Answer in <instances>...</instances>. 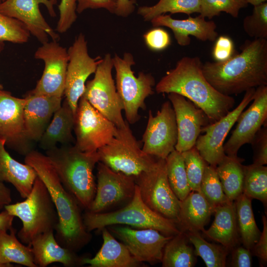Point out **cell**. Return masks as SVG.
<instances>
[{"mask_svg": "<svg viewBox=\"0 0 267 267\" xmlns=\"http://www.w3.org/2000/svg\"><path fill=\"white\" fill-rule=\"evenodd\" d=\"M75 146L86 152H96L114 136L116 126L82 96L75 116Z\"/></svg>", "mask_w": 267, "mask_h": 267, "instance_id": "cell-11", "label": "cell"}, {"mask_svg": "<svg viewBox=\"0 0 267 267\" xmlns=\"http://www.w3.org/2000/svg\"><path fill=\"white\" fill-rule=\"evenodd\" d=\"M253 102L239 115L237 126L223 144L225 154L236 157L240 148L250 143L256 133L267 124V86L256 88Z\"/></svg>", "mask_w": 267, "mask_h": 267, "instance_id": "cell-17", "label": "cell"}, {"mask_svg": "<svg viewBox=\"0 0 267 267\" xmlns=\"http://www.w3.org/2000/svg\"><path fill=\"white\" fill-rule=\"evenodd\" d=\"M83 218L89 232L101 230L104 227L114 225L153 228L167 236H174L180 232L175 221L161 216L145 204L136 184L134 195L126 206L106 213H92L86 211Z\"/></svg>", "mask_w": 267, "mask_h": 267, "instance_id": "cell-6", "label": "cell"}, {"mask_svg": "<svg viewBox=\"0 0 267 267\" xmlns=\"http://www.w3.org/2000/svg\"><path fill=\"white\" fill-rule=\"evenodd\" d=\"M136 3V0H117L114 14L127 17L134 11Z\"/></svg>", "mask_w": 267, "mask_h": 267, "instance_id": "cell-50", "label": "cell"}, {"mask_svg": "<svg viewBox=\"0 0 267 267\" xmlns=\"http://www.w3.org/2000/svg\"><path fill=\"white\" fill-rule=\"evenodd\" d=\"M243 27L245 32L254 39H267V2L254 6L252 14L244 18Z\"/></svg>", "mask_w": 267, "mask_h": 267, "instance_id": "cell-42", "label": "cell"}, {"mask_svg": "<svg viewBox=\"0 0 267 267\" xmlns=\"http://www.w3.org/2000/svg\"><path fill=\"white\" fill-rule=\"evenodd\" d=\"M242 193L247 197L267 203V167L252 164L244 165Z\"/></svg>", "mask_w": 267, "mask_h": 267, "instance_id": "cell-37", "label": "cell"}, {"mask_svg": "<svg viewBox=\"0 0 267 267\" xmlns=\"http://www.w3.org/2000/svg\"><path fill=\"white\" fill-rule=\"evenodd\" d=\"M12 201L10 189L3 182L0 181V211L4 209L5 206L11 204Z\"/></svg>", "mask_w": 267, "mask_h": 267, "instance_id": "cell-51", "label": "cell"}, {"mask_svg": "<svg viewBox=\"0 0 267 267\" xmlns=\"http://www.w3.org/2000/svg\"><path fill=\"white\" fill-rule=\"evenodd\" d=\"M202 65L199 57H182L161 79L155 90L158 93L174 92L185 97L202 109L213 123L233 109L235 99L221 93L208 82Z\"/></svg>", "mask_w": 267, "mask_h": 267, "instance_id": "cell-2", "label": "cell"}, {"mask_svg": "<svg viewBox=\"0 0 267 267\" xmlns=\"http://www.w3.org/2000/svg\"><path fill=\"white\" fill-rule=\"evenodd\" d=\"M113 68L112 57L106 53L98 64L93 79L86 84L82 96L116 127L122 128L127 121L122 116L123 106L112 77Z\"/></svg>", "mask_w": 267, "mask_h": 267, "instance_id": "cell-9", "label": "cell"}, {"mask_svg": "<svg viewBox=\"0 0 267 267\" xmlns=\"http://www.w3.org/2000/svg\"><path fill=\"white\" fill-rule=\"evenodd\" d=\"M253 151V163L258 165L267 164V124L256 133L251 142Z\"/></svg>", "mask_w": 267, "mask_h": 267, "instance_id": "cell-45", "label": "cell"}, {"mask_svg": "<svg viewBox=\"0 0 267 267\" xmlns=\"http://www.w3.org/2000/svg\"><path fill=\"white\" fill-rule=\"evenodd\" d=\"M178 130L175 114L170 101L164 102L154 116L148 111V118L142 135V150L154 157L166 159L175 150Z\"/></svg>", "mask_w": 267, "mask_h": 267, "instance_id": "cell-13", "label": "cell"}, {"mask_svg": "<svg viewBox=\"0 0 267 267\" xmlns=\"http://www.w3.org/2000/svg\"><path fill=\"white\" fill-rule=\"evenodd\" d=\"M76 0H61L58 5L59 18L55 30L59 33L67 31L77 18Z\"/></svg>", "mask_w": 267, "mask_h": 267, "instance_id": "cell-43", "label": "cell"}, {"mask_svg": "<svg viewBox=\"0 0 267 267\" xmlns=\"http://www.w3.org/2000/svg\"><path fill=\"white\" fill-rule=\"evenodd\" d=\"M181 153L191 190L200 191L201 181L208 163L200 154L195 146Z\"/></svg>", "mask_w": 267, "mask_h": 267, "instance_id": "cell-40", "label": "cell"}, {"mask_svg": "<svg viewBox=\"0 0 267 267\" xmlns=\"http://www.w3.org/2000/svg\"><path fill=\"white\" fill-rule=\"evenodd\" d=\"M215 219L211 226L203 233L231 251L240 242L238 231L234 202L215 207Z\"/></svg>", "mask_w": 267, "mask_h": 267, "instance_id": "cell-27", "label": "cell"}, {"mask_svg": "<svg viewBox=\"0 0 267 267\" xmlns=\"http://www.w3.org/2000/svg\"><path fill=\"white\" fill-rule=\"evenodd\" d=\"M26 98H19L0 88V137L7 144L25 155L30 150L26 144L24 108Z\"/></svg>", "mask_w": 267, "mask_h": 267, "instance_id": "cell-21", "label": "cell"}, {"mask_svg": "<svg viewBox=\"0 0 267 267\" xmlns=\"http://www.w3.org/2000/svg\"><path fill=\"white\" fill-rule=\"evenodd\" d=\"M165 161L170 186L177 198L181 201L191 191L182 153L175 150L168 156Z\"/></svg>", "mask_w": 267, "mask_h": 267, "instance_id": "cell-36", "label": "cell"}, {"mask_svg": "<svg viewBox=\"0 0 267 267\" xmlns=\"http://www.w3.org/2000/svg\"><path fill=\"white\" fill-rule=\"evenodd\" d=\"M97 153L99 162L115 172L133 177L152 169L158 159L142 150L128 122L124 127H117L114 136Z\"/></svg>", "mask_w": 267, "mask_h": 267, "instance_id": "cell-7", "label": "cell"}, {"mask_svg": "<svg viewBox=\"0 0 267 267\" xmlns=\"http://www.w3.org/2000/svg\"><path fill=\"white\" fill-rule=\"evenodd\" d=\"M200 11V0H159L153 5L139 7L137 13L144 21H150L153 18L168 12L189 15Z\"/></svg>", "mask_w": 267, "mask_h": 267, "instance_id": "cell-35", "label": "cell"}, {"mask_svg": "<svg viewBox=\"0 0 267 267\" xmlns=\"http://www.w3.org/2000/svg\"><path fill=\"white\" fill-rule=\"evenodd\" d=\"M187 237L194 246L195 253L200 257L207 267H224L230 252L221 244L210 243L205 240L199 231H187Z\"/></svg>", "mask_w": 267, "mask_h": 267, "instance_id": "cell-34", "label": "cell"}, {"mask_svg": "<svg viewBox=\"0 0 267 267\" xmlns=\"http://www.w3.org/2000/svg\"><path fill=\"white\" fill-rule=\"evenodd\" d=\"M30 36L23 23L0 12V52L3 49L5 42L23 44L28 42Z\"/></svg>", "mask_w": 267, "mask_h": 267, "instance_id": "cell-39", "label": "cell"}, {"mask_svg": "<svg viewBox=\"0 0 267 267\" xmlns=\"http://www.w3.org/2000/svg\"><path fill=\"white\" fill-rule=\"evenodd\" d=\"M231 251L230 266L233 267H251L252 265L251 251L243 246L237 245Z\"/></svg>", "mask_w": 267, "mask_h": 267, "instance_id": "cell-48", "label": "cell"}, {"mask_svg": "<svg viewBox=\"0 0 267 267\" xmlns=\"http://www.w3.org/2000/svg\"><path fill=\"white\" fill-rule=\"evenodd\" d=\"M248 4L246 0H200L199 15L211 19L224 12L236 18L240 10Z\"/></svg>", "mask_w": 267, "mask_h": 267, "instance_id": "cell-41", "label": "cell"}, {"mask_svg": "<svg viewBox=\"0 0 267 267\" xmlns=\"http://www.w3.org/2000/svg\"><path fill=\"white\" fill-rule=\"evenodd\" d=\"M263 230L260 238L251 251L259 258L261 265H266L267 262V220L265 215L262 216Z\"/></svg>", "mask_w": 267, "mask_h": 267, "instance_id": "cell-49", "label": "cell"}, {"mask_svg": "<svg viewBox=\"0 0 267 267\" xmlns=\"http://www.w3.org/2000/svg\"><path fill=\"white\" fill-rule=\"evenodd\" d=\"M51 4L53 6V5L56 4L58 0H49Z\"/></svg>", "mask_w": 267, "mask_h": 267, "instance_id": "cell-54", "label": "cell"}, {"mask_svg": "<svg viewBox=\"0 0 267 267\" xmlns=\"http://www.w3.org/2000/svg\"><path fill=\"white\" fill-rule=\"evenodd\" d=\"M255 90L252 88L246 90L237 106L218 121L202 128L203 134L199 135L195 146L209 165L216 167L226 155L223 150L225 137L240 114L253 100Z\"/></svg>", "mask_w": 267, "mask_h": 267, "instance_id": "cell-14", "label": "cell"}, {"mask_svg": "<svg viewBox=\"0 0 267 267\" xmlns=\"http://www.w3.org/2000/svg\"><path fill=\"white\" fill-rule=\"evenodd\" d=\"M34 57L43 60L44 68L40 80L31 92L62 97L69 61L66 48L57 41L47 42L37 49Z\"/></svg>", "mask_w": 267, "mask_h": 267, "instance_id": "cell-16", "label": "cell"}, {"mask_svg": "<svg viewBox=\"0 0 267 267\" xmlns=\"http://www.w3.org/2000/svg\"><path fill=\"white\" fill-rule=\"evenodd\" d=\"M97 170L95 194L86 211L102 213L113 206L132 199L136 184L134 177L115 172L100 162Z\"/></svg>", "mask_w": 267, "mask_h": 267, "instance_id": "cell-15", "label": "cell"}, {"mask_svg": "<svg viewBox=\"0 0 267 267\" xmlns=\"http://www.w3.org/2000/svg\"><path fill=\"white\" fill-rule=\"evenodd\" d=\"M210 204L200 191H191L180 201L178 215L176 221L180 231H202L214 213Z\"/></svg>", "mask_w": 267, "mask_h": 267, "instance_id": "cell-26", "label": "cell"}, {"mask_svg": "<svg viewBox=\"0 0 267 267\" xmlns=\"http://www.w3.org/2000/svg\"><path fill=\"white\" fill-rule=\"evenodd\" d=\"M103 243L93 258H83L82 265L90 267H137L141 265L131 254L126 246L118 241L106 228L101 230Z\"/></svg>", "mask_w": 267, "mask_h": 267, "instance_id": "cell-25", "label": "cell"}, {"mask_svg": "<svg viewBox=\"0 0 267 267\" xmlns=\"http://www.w3.org/2000/svg\"><path fill=\"white\" fill-rule=\"evenodd\" d=\"M215 41L212 50V56L215 62L225 61L234 54V43L230 37L221 36Z\"/></svg>", "mask_w": 267, "mask_h": 267, "instance_id": "cell-46", "label": "cell"}, {"mask_svg": "<svg viewBox=\"0 0 267 267\" xmlns=\"http://www.w3.org/2000/svg\"><path fill=\"white\" fill-rule=\"evenodd\" d=\"M112 60L116 71V89L123 104L126 121L134 124L140 118L139 110L146 108L145 99L154 93L155 80L149 73L140 72L137 77L134 75L132 67L135 62L130 52L124 53L123 57L115 54Z\"/></svg>", "mask_w": 267, "mask_h": 267, "instance_id": "cell-8", "label": "cell"}, {"mask_svg": "<svg viewBox=\"0 0 267 267\" xmlns=\"http://www.w3.org/2000/svg\"><path fill=\"white\" fill-rule=\"evenodd\" d=\"M9 214L18 217L22 226L17 237L23 244L30 245L33 239L44 233L55 231L58 216L50 194L37 176L25 200L4 207Z\"/></svg>", "mask_w": 267, "mask_h": 267, "instance_id": "cell-5", "label": "cell"}, {"mask_svg": "<svg viewBox=\"0 0 267 267\" xmlns=\"http://www.w3.org/2000/svg\"><path fill=\"white\" fill-rule=\"evenodd\" d=\"M76 12L79 14L88 8H104L114 14L117 0H76Z\"/></svg>", "mask_w": 267, "mask_h": 267, "instance_id": "cell-47", "label": "cell"}, {"mask_svg": "<svg viewBox=\"0 0 267 267\" xmlns=\"http://www.w3.org/2000/svg\"><path fill=\"white\" fill-rule=\"evenodd\" d=\"M40 3L46 6L52 17L55 16L53 6L49 0H5L0 2V12L23 23L30 34L42 44L48 42V36L52 41H58L59 36L42 15Z\"/></svg>", "mask_w": 267, "mask_h": 267, "instance_id": "cell-19", "label": "cell"}, {"mask_svg": "<svg viewBox=\"0 0 267 267\" xmlns=\"http://www.w3.org/2000/svg\"><path fill=\"white\" fill-rule=\"evenodd\" d=\"M168 97L175 112L178 130L175 150L181 153L195 146L202 128L211 123L204 112L185 97L171 92Z\"/></svg>", "mask_w": 267, "mask_h": 267, "instance_id": "cell-20", "label": "cell"}, {"mask_svg": "<svg viewBox=\"0 0 267 267\" xmlns=\"http://www.w3.org/2000/svg\"><path fill=\"white\" fill-rule=\"evenodd\" d=\"M202 71L208 82L225 95L267 86V40L247 41L240 53L224 62H206Z\"/></svg>", "mask_w": 267, "mask_h": 267, "instance_id": "cell-1", "label": "cell"}, {"mask_svg": "<svg viewBox=\"0 0 267 267\" xmlns=\"http://www.w3.org/2000/svg\"><path fill=\"white\" fill-rule=\"evenodd\" d=\"M24 118L30 140L39 141L54 113L61 107L62 97L30 92L26 97Z\"/></svg>", "mask_w": 267, "mask_h": 267, "instance_id": "cell-23", "label": "cell"}, {"mask_svg": "<svg viewBox=\"0 0 267 267\" xmlns=\"http://www.w3.org/2000/svg\"><path fill=\"white\" fill-rule=\"evenodd\" d=\"M234 202L240 242L244 247L251 250L261 234L255 220L252 199L242 193Z\"/></svg>", "mask_w": 267, "mask_h": 267, "instance_id": "cell-32", "label": "cell"}, {"mask_svg": "<svg viewBox=\"0 0 267 267\" xmlns=\"http://www.w3.org/2000/svg\"><path fill=\"white\" fill-rule=\"evenodd\" d=\"M145 44L147 47L154 51H160L166 49L171 43L168 32L160 27L151 29L143 35Z\"/></svg>", "mask_w": 267, "mask_h": 267, "instance_id": "cell-44", "label": "cell"}, {"mask_svg": "<svg viewBox=\"0 0 267 267\" xmlns=\"http://www.w3.org/2000/svg\"><path fill=\"white\" fill-rule=\"evenodd\" d=\"M1 87H2L0 85V88H1Z\"/></svg>", "mask_w": 267, "mask_h": 267, "instance_id": "cell-56", "label": "cell"}, {"mask_svg": "<svg viewBox=\"0 0 267 267\" xmlns=\"http://www.w3.org/2000/svg\"><path fill=\"white\" fill-rule=\"evenodd\" d=\"M14 218V217L5 210L0 212V232L2 230H10L12 228Z\"/></svg>", "mask_w": 267, "mask_h": 267, "instance_id": "cell-52", "label": "cell"}, {"mask_svg": "<svg viewBox=\"0 0 267 267\" xmlns=\"http://www.w3.org/2000/svg\"><path fill=\"white\" fill-rule=\"evenodd\" d=\"M46 155L64 187L74 196L81 207L88 210L96 192L93 171L99 162L97 151L83 152L75 145L56 146L47 150Z\"/></svg>", "mask_w": 267, "mask_h": 267, "instance_id": "cell-4", "label": "cell"}, {"mask_svg": "<svg viewBox=\"0 0 267 267\" xmlns=\"http://www.w3.org/2000/svg\"><path fill=\"white\" fill-rule=\"evenodd\" d=\"M246 1L248 3H250L253 6H255L267 2V0H246Z\"/></svg>", "mask_w": 267, "mask_h": 267, "instance_id": "cell-53", "label": "cell"}, {"mask_svg": "<svg viewBox=\"0 0 267 267\" xmlns=\"http://www.w3.org/2000/svg\"><path fill=\"white\" fill-rule=\"evenodd\" d=\"M67 66L64 94L75 116L79 101L83 95L88 77L94 73L102 58L89 56L85 36L80 34L67 50Z\"/></svg>", "mask_w": 267, "mask_h": 267, "instance_id": "cell-12", "label": "cell"}, {"mask_svg": "<svg viewBox=\"0 0 267 267\" xmlns=\"http://www.w3.org/2000/svg\"><path fill=\"white\" fill-rule=\"evenodd\" d=\"M200 191L214 208L230 201L224 194L215 167L206 165L200 185Z\"/></svg>", "mask_w": 267, "mask_h": 267, "instance_id": "cell-38", "label": "cell"}, {"mask_svg": "<svg viewBox=\"0 0 267 267\" xmlns=\"http://www.w3.org/2000/svg\"><path fill=\"white\" fill-rule=\"evenodd\" d=\"M189 242L184 232L180 231L174 235L164 247L161 261L162 267H194L196 255Z\"/></svg>", "mask_w": 267, "mask_h": 267, "instance_id": "cell-33", "label": "cell"}, {"mask_svg": "<svg viewBox=\"0 0 267 267\" xmlns=\"http://www.w3.org/2000/svg\"><path fill=\"white\" fill-rule=\"evenodd\" d=\"M150 22L154 27L165 26L171 29L177 43L180 46L190 44V36L203 42H214L218 37L216 23L213 21H206L200 15L179 20L173 18L170 15L162 14Z\"/></svg>", "mask_w": 267, "mask_h": 267, "instance_id": "cell-22", "label": "cell"}, {"mask_svg": "<svg viewBox=\"0 0 267 267\" xmlns=\"http://www.w3.org/2000/svg\"><path fill=\"white\" fill-rule=\"evenodd\" d=\"M25 163L31 166L46 187L58 216L55 237L62 246L76 252L91 238L84 224L80 206L64 187L46 155L31 150L26 155Z\"/></svg>", "mask_w": 267, "mask_h": 267, "instance_id": "cell-3", "label": "cell"}, {"mask_svg": "<svg viewBox=\"0 0 267 267\" xmlns=\"http://www.w3.org/2000/svg\"><path fill=\"white\" fill-rule=\"evenodd\" d=\"M110 226L112 232L126 246L138 262H161L164 249L173 236H167L153 228L135 229L127 226Z\"/></svg>", "mask_w": 267, "mask_h": 267, "instance_id": "cell-18", "label": "cell"}, {"mask_svg": "<svg viewBox=\"0 0 267 267\" xmlns=\"http://www.w3.org/2000/svg\"><path fill=\"white\" fill-rule=\"evenodd\" d=\"M5 140L0 137V181L11 183L20 196L26 198L37 177L35 170L12 158L6 150Z\"/></svg>", "mask_w": 267, "mask_h": 267, "instance_id": "cell-28", "label": "cell"}, {"mask_svg": "<svg viewBox=\"0 0 267 267\" xmlns=\"http://www.w3.org/2000/svg\"><path fill=\"white\" fill-rule=\"evenodd\" d=\"M134 177L145 204L157 214L176 222L180 201L169 183L165 159L158 158L154 168Z\"/></svg>", "mask_w": 267, "mask_h": 267, "instance_id": "cell-10", "label": "cell"}, {"mask_svg": "<svg viewBox=\"0 0 267 267\" xmlns=\"http://www.w3.org/2000/svg\"><path fill=\"white\" fill-rule=\"evenodd\" d=\"M30 245L37 267H46L59 263L66 267L82 265V260L76 252L61 246L56 241L54 231L44 233L32 240Z\"/></svg>", "mask_w": 267, "mask_h": 267, "instance_id": "cell-24", "label": "cell"}, {"mask_svg": "<svg viewBox=\"0 0 267 267\" xmlns=\"http://www.w3.org/2000/svg\"><path fill=\"white\" fill-rule=\"evenodd\" d=\"M0 232V267H10L15 263L28 267H37L34 262L30 245L25 246L16 236V230L12 228Z\"/></svg>", "mask_w": 267, "mask_h": 267, "instance_id": "cell-30", "label": "cell"}, {"mask_svg": "<svg viewBox=\"0 0 267 267\" xmlns=\"http://www.w3.org/2000/svg\"><path fill=\"white\" fill-rule=\"evenodd\" d=\"M75 115L67 102L65 100L54 113L40 139L41 147L46 151L56 147L58 143L65 144L72 139Z\"/></svg>", "mask_w": 267, "mask_h": 267, "instance_id": "cell-29", "label": "cell"}, {"mask_svg": "<svg viewBox=\"0 0 267 267\" xmlns=\"http://www.w3.org/2000/svg\"><path fill=\"white\" fill-rule=\"evenodd\" d=\"M244 160L226 155L215 167L223 191L231 202L242 193Z\"/></svg>", "mask_w": 267, "mask_h": 267, "instance_id": "cell-31", "label": "cell"}, {"mask_svg": "<svg viewBox=\"0 0 267 267\" xmlns=\"http://www.w3.org/2000/svg\"><path fill=\"white\" fill-rule=\"evenodd\" d=\"M1 0V1H4V0Z\"/></svg>", "mask_w": 267, "mask_h": 267, "instance_id": "cell-55", "label": "cell"}]
</instances>
